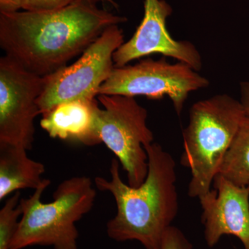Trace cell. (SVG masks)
Masks as SVG:
<instances>
[{"label": "cell", "mask_w": 249, "mask_h": 249, "mask_svg": "<svg viewBox=\"0 0 249 249\" xmlns=\"http://www.w3.org/2000/svg\"><path fill=\"white\" fill-rule=\"evenodd\" d=\"M126 21L91 0L54 11L0 12V47L29 71L45 76L81 55L108 27Z\"/></svg>", "instance_id": "1"}, {"label": "cell", "mask_w": 249, "mask_h": 249, "mask_svg": "<svg viewBox=\"0 0 249 249\" xmlns=\"http://www.w3.org/2000/svg\"><path fill=\"white\" fill-rule=\"evenodd\" d=\"M148 173L142 185L132 187L120 175V163L111 161V178H95L98 190L114 198L116 214L107 223L108 237L116 242L137 241L145 249H160L162 238L178 211L176 163L157 142L144 147Z\"/></svg>", "instance_id": "2"}, {"label": "cell", "mask_w": 249, "mask_h": 249, "mask_svg": "<svg viewBox=\"0 0 249 249\" xmlns=\"http://www.w3.org/2000/svg\"><path fill=\"white\" fill-rule=\"evenodd\" d=\"M246 114L240 101L227 93L195 103L183 129L181 165L191 170L188 196L197 197L211 190L226 154Z\"/></svg>", "instance_id": "3"}, {"label": "cell", "mask_w": 249, "mask_h": 249, "mask_svg": "<svg viewBox=\"0 0 249 249\" xmlns=\"http://www.w3.org/2000/svg\"><path fill=\"white\" fill-rule=\"evenodd\" d=\"M43 184L26 199H21L23 213L11 249L34 246L53 249H78L79 236L76 224L92 209L96 196L91 178L73 177L62 181L53 201L42 202V195L50 185Z\"/></svg>", "instance_id": "4"}, {"label": "cell", "mask_w": 249, "mask_h": 249, "mask_svg": "<svg viewBox=\"0 0 249 249\" xmlns=\"http://www.w3.org/2000/svg\"><path fill=\"white\" fill-rule=\"evenodd\" d=\"M102 105L98 112L97 129L101 143L112 152L126 172L127 183L142 185L148 173V157L144 147L154 142L147 124V110L134 97L98 95Z\"/></svg>", "instance_id": "5"}, {"label": "cell", "mask_w": 249, "mask_h": 249, "mask_svg": "<svg viewBox=\"0 0 249 249\" xmlns=\"http://www.w3.org/2000/svg\"><path fill=\"white\" fill-rule=\"evenodd\" d=\"M124 43L119 25L104 31L80 58L69 66L44 76L43 90L37 100L40 114L69 101L93 100L114 70L113 55Z\"/></svg>", "instance_id": "6"}, {"label": "cell", "mask_w": 249, "mask_h": 249, "mask_svg": "<svg viewBox=\"0 0 249 249\" xmlns=\"http://www.w3.org/2000/svg\"><path fill=\"white\" fill-rule=\"evenodd\" d=\"M209 84L207 78L184 62L171 64L165 58H149L134 65L114 67L98 95L144 96L151 100L168 96L179 116L189 93Z\"/></svg>", "instance_id": "7"}, {"label": "cell", "mask_w": 249, "mask_h": 249, "mask_svg": "<svg viewBox=\"0 0 249 249\" xmlns=\"http://www.w3.org/2000/svg\"><path fill=\"white\" fill-rule=\"evenodd\" d=\"M45 78L12 58H0V142L33 148L34 121L40 115L37 100Z\"/></svg>", "instance_id": "8"}, {"label": "cell", "mask_w": 249, "mask_h": 249, "mask_svg": "<svg viewBox=\"0 0 249 249\" xmlns=\"http://www.w3.org/2000/svg\"><path fill=\"white\" fill-rule=\"evenodd\" d=\"M145 13L133 36L124 42L113 55L114 66L152 54L160 53L190 65L196 71L202 68V58L196 46L186 40H176L166 27L172 9L164 0H145Z\"/></svg>", "instance_id": "9"}, {"label": "cell", "mask_w": 249, "mask_h": 249, "mask_svg": "<svg viewBox=\"0 0 249 249\" xmlns=\"http://www.w3.org/2000/svg\"><path fill=\"white\" fill-rule=\"evenodd\" d=\"M213 186L199 197L208 247H214L222 236L232 235L249 249V186H237L220 175Z\"/></svg>", "instance_id": "10"}, {"label": "cell", "mask_w": 249, "mask_h": 249, "mask_svg": "<svg viewBox=\"0 0 249 249\" xmlns=\"http://www.w3.org/2000/svg\"><path fill=\"white\" fill-rule=\"evenodd\" d=\"M97 98L61 103L42 114L40 126L53 139L93 146L101 144Z\"/></svg>", "instance_id": "11"}, {"label": "cell", "mask_w": 249, "mask_h": 249, "mask_svg": "<svg viewBox=\"0 0 249 249\" xmlns=\"http://www.w3.org/2000/svg\"><path fill=\"white\" fill-rule=\"evenodd\" d=\"M20 145L0 142V201L22 189H37L46 178L43 163L31 160Z\"/></svg>", "instance_id": "12"}, {"label": "cell", "mask_w": 249, "mask_h": 249, "mask_svg": "<svg viewBox=\"0 0 249 249\" xmlns=\"http://www.w3.org/2000/svg\"><path fill=\"white\" fill-rule=\"evenodd\" d=\"M218 175L241 187L249 186V117L246 116L223 160Z\"/></svg>", "instance_id": "13"}, {"label": "cell", "mask_w": 249, "mask_h": 249, "mask_svg": "<svg viewBox=\"0 0 249 249\" xmlns=\"http://www.w3.org/2000/svg\"><path fill=\"white\" fill-rule=\"evenodd\" d=\"M20 196V192H16L0 210V249H11L22 215Z\"/></svg>", "instance_id": "14"}, {"label": "cell", "mask_w": 249, "mask_h": 249, "mask_svg": "<svg viewBox=\"0 0 249 249\" xmlns=\"http://www.w3.org/2000/svg\"><path fill=\"white\" fill-rule=\"evenodd\" d=\"M160 249H193V245L179 229L170 226L163 236Z\"/></svg>", "instance_id": "15"}, {"label": "cell", "mask_w": 249, "mask_h": 249, "mask_svg": "<svg viewBox=\"0 0 249 249\" xmlns=\"http://www.w3.org/2000/svg\"><path fill=\"white\" fill-rule=\"evenodd\" d=\"M78 0H26L23 10L31 11H54L66 7ZM97 3V0H91Z\"/></svg>", "instance_id": "16"}, {"label": "cell", "mask_w": 249, "mask_h": 249, "mask_svg": "<svg viewBox=\"0 0 249 249\" xmlns=\"http://www.w3.org/2000/svg\"><path fill=\"white\" fill-rule=\"evenodd\" d=\"M26 0H0V12L14 13L23 10Z\"/></svg>", "instance_id": "17"}, {"label": "cell", "mask_w": 249, "mask_h": 249, "mask_svg": "<svg viewBox=\"0 0 249 249\" xmlns=\"http://www.w3.org/2000/svg\"><path fill=\"white\" fill-rule=\"evenodd\" d=\"M240 102L243 106L246 114L249 117V81L240 83Z\"/></svg>", "instance_id": "18"}, {"label": "cell", "mask_w": 249, "mask_h": 249, "mask_svg": "<svg viewBox=\"0 0 249 249\" xmlns=\"http://www.w3.org/2000/svg\"><path fill=\"white\" fill-rule=\"evenodd\" d=\"M99 1H101V2H109L111 0H99Z\"/></svg>", "instance_id": "19"}]
</instances>
